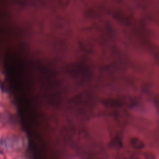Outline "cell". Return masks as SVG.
<instances>
[{"label":"cell","instance_id":"6da1fadb","mask_svg":"<svg viewBox=\"0 0 159 159\" xmlns=\"http://www.w3.org/2000/svg\"><path fill=\"white\" fill-rule=\"evenodd\" d=\"M21 138L16 135L2 137L0 139V147L4 150H14L22 146Z\"/></svg>","mask_w":159,"mask_h":159}]
</instances>
